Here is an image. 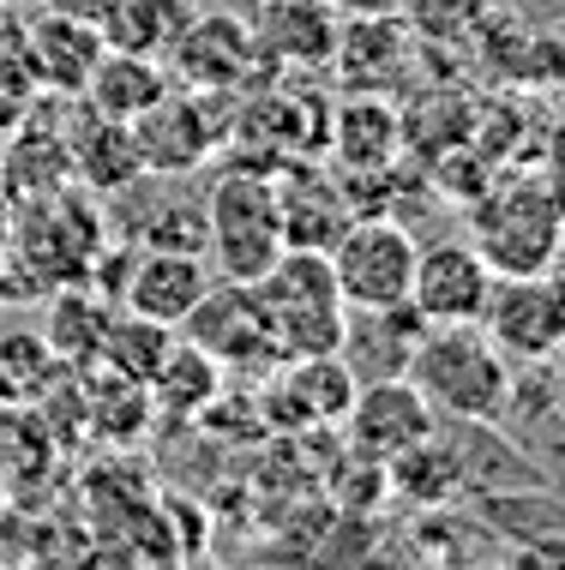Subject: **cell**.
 <instances>
[{
	"label": "cell",
	"instance_id": "cell-1",
	"mask_svg": "<svg viewBox=\"0 0 565 570\" xmlns=\"http://www.w3.org/2000/svg\"><path fill=\"white\" fill-rule=\"evenodd\" d=\"M403 379L427 396L439 421L464 426H494L512 403V361L481 325H427Z\"/></svg>",
	"mask_w": 565,
	"mask_h": 570
},
{
	"label": "cell",
	"instance_id": "cell-2",
	"mask_svg": "<svg viewBox=\"0 0 565 570\" xmlns=\"http://www.w3.org/2000/svg\"><path fill=\"white\" fill-rule=\"evenodd\" d=\"M259 313H265L271 348L277 361H295V354H338L343 325H349V301L331 276L325 253H308V246H283V258L253 283Z\"/></svg>",
	"mask_w": 565,
	"mask_h": 570
},
{
	"label": "cell",
	"instance_id": "cell-3",
	"mask_svg": "<svg viewBox=\"0 0 565 570\" xmlns=\"http://www.w3.org/2000/svg\"><path fill=\"white\" fill-rule=\"evenodd\" d=\"M109 223H103V210L90 205V193L79 180H67V187L55 193H30L19 198V223H12V258L42 283V295L60 283H90V265H97V253L109 240Z\"/></svg>",
	"mask_w": 565,
	"mask_h": 570
},
{
	"label": "cell",
	"instance_id": "cell-4",
	"mask_svg": "<svg viewBox=\"0 0 565 570\" xmlns=\"http://www.w3.org/2000/svg\"><path fill=\"white\" fill-rule=\"evenodd\" d=\"M205 253L228 283H259L283 258V217L265 168L228 163L205 193Z\"/></svg>",
	"mask_w": 565,
	"mask_h": 570
},
{
	"label": "cell",
	"instance_id": "cell-5",
	"mask_svg": "<svg viewBox=\"0 0 565 570\" xmlns=\"http://www.w3.org/2000/svg\"><path fill=\"white\" fill-rule=\"evenodd\" d=\"M163 67H169L175 85L211 90V97H247V90L277 79V67L265 60L253 24L241 12H193L187 30L169 42Z\"/></svg>",
	"mask_w": 565,
	"mask_h": 570
},
{
	"label": "cell",
	"instance_id": "cell-6",
	"mask_svg": "<svg viewBox=\"0 0 565 570\" xmlns=\"http://www.w3.org/2000/svg\"><path fill=\"white\" fill-rule=\"evenodd\" d=\"M228 120H235V97L169 85L139 120H133L145 175H181L187 180L193 168H205L228 145Z\"/></svg>",
	"mask_w": 565,
	"mask_h": 570
},
{
	"label": "cell",
	"instance_id": "cell-7",
	"mask_svg": "<svg viewBox=\"0 0 565 570\" xmlns=\"http://www.w3.org/2000/svg\"><path fill=\"white\" fill-rule=\"evenodd\" d=\"M416 235L403 217L391 210H368V217H349V228L331 240V276H338L349 313L355 306H397L409 301V276H416Z\"/></svg>",
	"mask_w": 565,
	"mask_h": 570
},
{
	"label": "cell",
	"instance_id": "cell-8",
	"mask_svg": "<svg viewBox=\"0 0 565 570\" xmlns=\"http://www.w3.org/2000/svg\"><path fill=\"white\" fill-rule=\"evenodd\" d=\"M565 240V210L542 187H506L487 193L476 210V253L499 276H536L559 258Z\"/></svg>",
	"mask_w": 565,
	"mask_h": 570
},
{
	"label": "cell",
	"instance_id": "cell-9",
	"mask_svg": "<svg viewBox=\"0 0 565 570\" xmlns=\"http://www.w3.org/2000/svg\"><path fill=\"white\" fill-rule=\"evenodd\" d=\"M181 331H187L193 348H205L211 361L235 379H265L271 366H277V348H271V331H265V313H259L253 283L217 276V283L198 295L193 313L181 318Z\"/></svg>",
	"mask_w": 565,
	"mask_h": 570
},
{
	"label": "cell",
	"instance_id": "cell-10",
	"mask_svg": "<svg viewBox=\"0 0 565 570\" xmlns=\"http://www.w3.org/2000/svg\"><path fill=\"white\" fill-rule=\"evenodd\" d=\"M12 42H19V55H25L37 90H42V97H60V102L79 97L85 79H90V67H97V55L109 49L90 12L55 7V0L42 12H30V19L12 24Z\"/></svg>",
	"mask_w": 565,
	"mask_h": 570
},
{
	"label": "cell",
	"instance_id": "cell-11",
	"mask_svg": "<svg viewBox=\"0 0 565 570\" xmlns=\"http://www.w3.org/2000/svg\"><path fill=\"white\" fill-rule=\"evenodd\" d=\"M338 426H343L349 456L379 462V469H386L391 456L409 451V444L434 439L439 414L427 409V396L409 379H368V384H355V396H349V409H343Z\"/></svg>",
	"mask_w": 565,
	"mask_h": 570
},
{
	"label": "cell",
	"instance_id": "cell-12",
	"mask_svg": "<svg viewBox=\"0 0 565 570\" xmlns=\"http://www.w3.org/2000/svg\"><path fill=\"white\" fill-rule=\"evenodd\" d=\"M349 396H355V373L343 366V354H295V361H277L265 373L259 409H265V426L319 433V426L343 421Z\"/></svg>",
	"mask_w": 565,
	"mask_h": 570
},
{
	"label": "cell",
	"instance_id": "cell-13",
	"mask_svg": "<svg viewBox=\"0 0 565 570\" xmlns=\"http://www.w3.org/2000/svg\"><path fill=\"white\" fill-rule=\"evenodd\" d=\"M481 331L506 361H554L565 348V306L554 276H494V295L481 306Z\"/></svg>",
	"mask_w": 565,
	"mask_h": 570
},
{
	"label": "cell",
	"instance_id": "cell-14",
	"mask_svg": "<svg viewBox=\"0 0 565 570\" xmlns=\"http://www.w3.org/2000/svg\"><path fill=\"white\" fill-rule=\"evenodd\" d=\"M211 283H217V271H211L205 253H187V246H133L120 288H115V306L150 318V325L181 331V318L193 313Z\"/></svg>",
	"mask_w": 565,
	"mask_h": 570
},
{
	"label": "cell",
	"instance_id": "cell-15",
	"mask_svg": "<svg viewBox=\"0 0 565 570\" xmlns=\"http://www.w3.org/2000/svg\"><path fill=\"white\" fill-rule=\"evenodd\" d=\"M494 265L476 253V240H434L416 253L409 306L427 325H481V306L494 295Z\"/></svg>",
	"mask_w": 565,
	"mask_h": 570
},
{
	"label": "cell",
	"instance_id": "cell-16",
	"mask_svg": "<svg viewBox=\"0 0 565 570\" xmlns=\"http://www.w3.org/2000/svg\"><path fill=\"white\" fill-rule=\"evenodd\" d=\"M271 193H277V217H283V246H308V253H331V240L349 228L355 205L349 187L338 180V168L319 157H289L271 168Z\"/></svg>",
	"mask_w": 565,
	"mask_h": 570
},
{
	"label": "cell",
	"instance_id": "cell-17",
	"mask_svg": "<svg viewBox=\"0 0 565 570\" xmlns=\"http://www.w3.org/2000/svg\"><path fill=\"white\" fill-rule=\"evenodd\" d=\"M416 49L409 24L397 12H379V19H343L338 30V55H331L325 72H338L343 90H373V97H397L416 72Z\"/></svg>",
	"mask_w": 565,
	"mask_h": 570
},
{
	"label": "cell",
	"instance_id": "cell-18",
	"mask_svg": "<svg viewBox=\"0 0 565 570\" xmlns=\"http://www.w3.org/2000/svg\"><path fill=\"white\" fill-rule=\"evenodd\" d=\"M403 115L391 97L373 90H343V102H331V132H325V157L338 175H391L403 157Z\"/></svg>",
	"mask_w": 565,
	"mask_h": 570
},
{
	"label": "cell",
	"instance_id": "cell-19",
	"mask_svg": "<svg viewBox=\"0 0 565 570\" xmlns=\"http://www.w3.org/2000/svg\"><path fill=\"white\" fill-rule=\"evenodd\" d=\"M247 24L277 72H325L338 55L343 12L331 0H259Z\"/></svg>",
	"mask_w": 565,
	"mask_h": 570
},
{
	"label": "cell",
	"instance_id": "cell-20",
	"mask_svg": "<svg viewBox=\"0 0 565 570\" xmlns=\"http://www.w3.org/2000/svg\"><path fill=\"white\" fill-rule=\"evenodd\" d=\"M67 150H72V180H79L90 198H115L145 175L133 120L97 115V109H85L79 97H67Z\"/></svg>",
	"mask_w": 565,
	"mask_h": 570
},
{
	"label": "cell",
	"instance_id": "cell-21",
	"mask_svg": "<svg viewBox=\"0 0 565 570\" xmlns=\"http://www.w3.org/2000/svg\"><path fill=\"white\" fill-rule=\"evenodd\" d=\"M421 331H427V318L409 301H397V306H355L349 325H343L338 354H343L349 373H355V384L403 379L409 373V354H416V343H421Z\"/></svg>",
	"mask_w": 565,
	"mask_h": 570
},
{
	"label": "cell",
	"instance_id": "cell-22",
	"mask_svg": "<svg viewBox=\"0 0 565 570\" xmlns=\"http://www.w3.org/2000/svg\"><path fill=\"white\" fill-rule=\"evenodd\" d=\"M169 85L175 79H169L163 60L127 55V49H103L97 67H90V79H85V90H79V102L97 109V115H115V120H139Z\"/></svg>",
	"mask_w": 565,
	"mask_h": 570
},
{
	"label": "cell",
	"instance_id": "cell-23",
	"mask_svg": "<svg viewBox=\"0 0 565 570\" xmlns=\"http://www.w3.org/2000/svg\"><path fill=\"white\" fill-rule=\"evenodd\" d=\"M115 318L109 295H90V283H60L49 288V313H42V343L55 348L60 366H90L103 348V331Z\"/></svg>",
	"mask_w": 565,
	"mask_h": 570
},
{
	"label": "cell",
	"instance_id": "cell-24",
	"mask_svg": "<svg viewBox=\"0 0 565 570\" xmlns=\"http://www.w3.org/2000/svg\"><path fill=\"white\" fill-rule=\"evenodd\" d=\"M193 12H198L193 0H97V30L109 49L163 60Z\"/></svg>",
	"mask_w": 565,
	"mask_h": 570
},
{
	"label": "cell",
	"instance_id": "cell-25",
	"mask_svg": "<svg viewBox=\"0 0 565 570\" xmlns=\"http://www.w3.org/2000/svg\"><path fill=\"white\" fill-rule=\"evenodd\" d=\"M223 379L228 373L205 348H193V343L175 336L169 354H163V366H157V379H150L145 391H150V409L157 414H205L223 396Z\"/></svg>",
	"mask_w": 565,
	"mask_h": 570
},
{
	"label": "cell",
	"instance_id": "cell-26",
	"mask_svg": "<svg viewBox=\"0 0 565 570\" xmlns=\"http://www.w3.org/2000/svg\"><path fill=\"white\" fill-rule=\"evenodd\" d=\"M55 348L42 331H0V409H37L55 384Z\"/></svg>",
	"mask_w": 565,
	"mask_h": 570
},
{
	"label": "cell",
	"instance_id": "cell-27",
	"mask_svg": "<svg viewBox=\"0 0 565 570\" xmlns=\"http://www.w3.org/2000/svg\"><path fill=\"white\" fill-rule=\"evenodd\" d=\"M169 343H175L169 325H150V318L120 313V306H115L109 331H103V348H97V366H115V373L150 384V379H157V366H163V354H169Z\"/></svg>",
	"mask_w": 565,
	"mask_h": 570
},
{
	"label": "cell",
	"instance_id": "cell-28",
	"mask_svg": "<svg viewBox=\"0 0 565 570\" xmlns=\"http://www.w3.org/2000/svg\"><path fill=\"white\" fill-rule=\"evenodd\" d=\"M386 474H391V492H403L409 504H446L457 492L464 462H457L439 439H421V444H409L403 456H391Z\"/></svg>",
	"mask_w": 565,
	"mask_h": 570
},
{
	"label": "cell",
	"instance_id": "cell-29",
	"mask_svg": "<svg viewBox=\"0 0 565 570\" xmlns=\"http://www.w3.org/2000/svg\"><path fill=\"white\" fill-rule=\"evenodd\" d=\"M397 19L409 24L416 42H434V49H457L487 24V0H403Z\"/></svg>",
	"mask_w": 565,
	"mask_h": 570
},
{
	"label": "cell",
	"instance_id": "cell-30",
	"mask_svg": "<svg viewBox=\"0 0 565 570\" xmlns=\"http://www.w3.org/2000/svg\"><path fill=\"white\" fill-rule=\"evenodd\" d=\"M37 102H42V90H37V79H30L19 42H12V30H7V37H0V132H12Z\"/></svg>",
	"mask_w": 565,
	"mask_h": 570
},
{
	"label": "cell",
	"instance_id": "cell-31",
	"mask_svg": "<svg viewBox=\"0 0 565 570\" xmlns=\"http://www.w3.org/2000/svg\"><path fill=\"white\" fill-rule=\"evenodd\" d=\"M331 7H338L343 19H379V12H397L403 0H331Z\"/></svg>",
	"mask_w": 565,
	"mask_h": 570
},
{
	"label": "cell",
	"instance_id": "cell-32",
	"mask_svg": "<svg viewBox=\"0 0 565 570\" xmlns=\"http://www.w3.org/2000/svg\"><path fill=\"white\" fill-rule=\"evenodd\" d=\"M0 37H7V0H0Z\"/></svg>",
	"mask_w": 565,
	"mask_h": 570
},
{
	"label": "cell",
	"instance_id": "cell-33",
	"mask_svg": "<svg viewBox=\"0 0 565 570\" xmlns=\"http://www.w3.org/2000/svg\"><path fill=\"white\" fill-rule=\"evenodd\" d=\"M559 414H565V384H559Z\"/></svg>",
	"mask_w": 565,
	"mask_h": 570
},
{
	"label": "cell",
	"instance_id": "cell-34",
	"mask_svg": "<svg viewBox=\"0 0 565 570\" xmlns=\"http://www.w3.org/2000/svg\"><path fill=\"white\" fill-rule=\"evenodd\" d=\"M559 253H565V240H559Z\"/></svg>",
	"mask_w": 565,
	"mask_h": 570
}]
</instances>
